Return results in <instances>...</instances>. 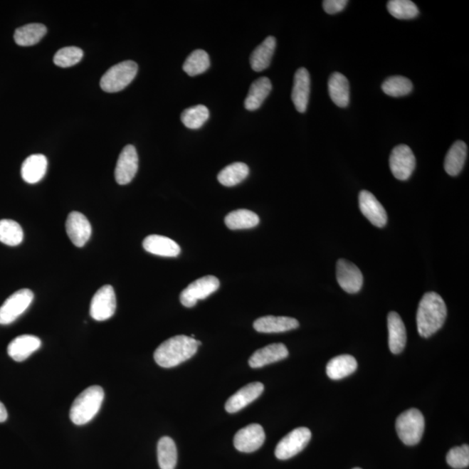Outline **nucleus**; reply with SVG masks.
Segmentation results:
<instances>
[{"label": "nucleus", "mask_w": 469, "mask_h": 469, "mask_svg": "<svg viewBox=\"0 0 469 469\" xmlns=\"http://www.w3.org/2000/svg\"><path fill=\"white\" fill-rule=\"evenodd\" d=\"M396 428L401 441L408 446H413L419 443L423 438L425 428L424 416L416 409H408L398 416Z\"/></svg>", "instance_id": "20e7f679"}, {"label": "nucleus", "mask_w": 469, "mask_h": 469, "mask_svg": "<svg viewBox=\"0 0 469 469\" xmlns=\"http://www.w3.org/2000/svg\"><path fill=\"white\" fill-rule=\"evenodd\" d=\"M41 341L31 334H23L14 339L8 345L7 352L16 362H23L41 348Z\"/></svg>", "instance_id": "a211bd4d"}, {"label": "nucleus", "mask_w": 469, "mask_h": 469, "mask_svg": "<svg viewBox=\"0 0 469 469\" xmlns=\"http://www.w3.org/2000/svg\"><path fill=\"white\" fill-rule=\"evenodd\" d=\"M201 342L191 337L176 336L159 345L154 359L162 368H173L190 359L198 352Z\"/></svg>", "instance_id": "f03ea898"}, {"label": "nucleus", "mask_w": 469, "mask_h": 469, "mask_svg": "<svg viewBox=\"0 0 469 469\" xmlns=\"http://www.w3.org/2000/svg\"><path fill=\"white\" fill-rule=\"evenodd\" d=\"M46 157L42 154L31 155L23 161L21 167L22 179L27 184H34L43 179L46 174Z\"/></svg>", "instance_id": "5701e85b"}, {"label": "nucleus", "mask_w": 469, "mask_h": 469, "mask_svg": "<svg viewBox=\"0 0 469 469\" xmlns=\"http://www.w3.org/2000/svg\"><path fill=\"white\" fill-rule=\"evenodd\" d=\"M21 224L11 219L0 220V242L8 246H18L23 242Z\"/></svg>", "instance_id": "72a5a7b5"}, {"label": "nucleus", "mask_w": 469, "mask_h": 469, "mask_svg": "<svg viewBox=\"0 0 469 469\" xmlns=\"http://www.w3.org/2000/svg\"><path fill=\"white\" fill-rule=\"evenodd\" d=\"M389 346L393 354H400L407 342V332L403 319L396 312H390L388 315Z\"/></svg>", "instance_id": "4be33fe9"}, {"label": "nucleus", "mask_w": 469, "mask_h": 469, "mask_svg": "<svg viewBox=\"0 0 469 469\" xmlns=\"http://www.w3.org/2000/svg\"><path fill=\"white\" fill-rule=\"evenodd\" d=\"M447 317V306L439 294L426 293L419 303L416 314L418 332L428 338L443 326Z\"/></svg>", "instance_id": "f257e3e1"}, {"label": "nucleus", "mask_w": 469, "mask_h": 469, "mask_svg": "<svg viewBox=\"0 0 469 469\" xmlns=\"http://www.w3.org/2000/svg\"><path fill=\"white\" fill-rule=\"evenodd\" d=\"M289 356L286 346L283 344H273L257 350L250 358L251 368H262L263 366L274 364L285 359Z\"/></svg>", "instance_id": "aec40b11"}, {"label": "nucleus", "mask_w": 469, "mask_h": 469, "mask_svg": "<svg viewBox=\"0 0 469 469\" xmlns=\"http://www.w3.org/2000/svg\"><path fill=\"white\" fill-rule=\"evenodd\" d=\"M265 433L261 425L253 423L240 429L234 437V446L238 451L252 453L263 446Z\"/></svg>", "instance_id": "4468645a"}, {"label": "nucleus", "mask_w": 469, "mask_h": 469, "mask_svg": "<svg viewBox=\"0 0 469 469\" xmlns=\"http://www.w3.org/2000/svg\"><path fill=\"white\" fill-rule=\"evenodd\" d=\"M310 439L311 432L309 428H295L279 441L275 455L279 460L293 458L306 448Z\"/></svg>", "instance_id": "6e6552de"}, {"label": "nucleus", "mask_w": 469, "mask_h": 469, "mask_svg": "<svg viewBox=\"0 0 469 469\" xmlns=\"http://www.w3.org/2000/svg\"><path fill=\"white\" fill-rule=\"evenodd\" d=\"M253 326L260 333H282L297 329L299 322L297 319L293 317L267 315L257 319Z\"/></svg>", "instance_id": "412c9836"}, {"label": "nucleus", "mask_w": 469, "mask_h": 469, "mask_svg": "<svg viewBox=\"0 0 469 469\" xmlns=\"http://www.w3.org/2000/svg\"><path fill=\"white\" fill-rule=\"evenodd\" d=\"M447 463L453 468L463 469L469 465V447L464 444L460 447L453 448L447 455Z\"/></svg>", "instance_id": "58836bf2"}, {"label": "nucleus", "mask_w": 469, "mask_h": 469, "mask_svg": "<svg viewBox=\"0 0 469 469\" xmlns=\"http://www.w3.org/2000/svg\"><path fill=\"white\" fill-rule=\"evenodd\" d=\"M84 56V52L76 46H68L62 48L55 54L53 61L54 64L66 68V67L73 66L81 61Z\"/></svg>", "instance_id": "4c0bfd02"}, {"label": "nucleus", "mask_w": 469, "mask_h": 469, "mask_svg": "<svg viewBox=\"0 0 469 469\" xmlns=\"http://www.w3.org/2000/svg\"><path fill=\"white\" fill-rule=\"evenodd\" d=\"M34 295L28 289L16 291L0 307V325H8L17 320L33 302Z\"/></svg>", "instance_id": "423d86ee"}, {"label": "nucleus", "mask_w": 469, "mask_h": 469, "mask_svg": "<svg viewBox=\"0 0 469 469\" xmlns=\"http://www.w3.org/2000/svg\"><path fill=\"white\" fill-rule=\"evenodd\" d=\"M264 390V386L261 382L255 381L244 386L240 389L233 396L228 398L226 404V409L228 413H233L241 411L247 407L252 401L262 395Z\"/></svg>", "instance_id": "dca6fc26"}, {"label": "nucleus", "mask_w": 469, "mask_h": 469, "mask_svg": "<svg viewBox=\"0 0 469 469\" xmlns=\"http://www.w3.org/2000/svg\"><path fill=\"white\" fill-rule=\"evenodd\" d=\"M46 33V27L43 23H28L15 31L14 41L19 46H31L38 44Z\"/></svg>", "instance_id": "c85d7f7f"}, {"label": "nucleus", "mask_w": 469, "mask_h": 469, "mask_svg": "<svg viewBox=\"0 0 469 469\" xmlns=\"http://www.w3.org/2000/svg\"><path fill=\"white\" fill-rule=\"evenodd\" d=\"M104 398V389L100 386L85 389L73 401L70 411V421L78 426L90 423L100 411Z\"/></svg>", "instance_id": "7ed1b4c3"}, {"label": "nucleus", "mask_w": 469, "mask_h": 469, "mask_svg": "<svg viewBox=\"0 0 469 469\" xmlns=\"http://www.w3.org/2000/svg\"><path fill=\"white\" fill-rule=\"evenodd\" d=\"M143 247L149 253L164 258H176L181 248L174 240L167 236L151 235L144 240Z\"/></svg>", "instance_id": "6ab92c4d"}, {"label": "nucleus", "mask_w": 469, "mask_h": 469, "mask_svg": "<svg viewBox=\"0 0 469 469\" xmlns=\"http://www.w3.org/2000/svg\"><path fill=\"white\" fill-rule=\"evenodd\" d=\"M210 66V57L206 51L196 50L189 55L184 62L183 69L189 76L195 77L206 73Z\"/></svg>", "instance_id": "473e14b6"}, {"label": "nucleus", "mask_w": 469, "mask_h": 469, "mask_svg": "<svg viewBox=\"0 0 469 469\" xmlns=\"http://www.w3.org/2000/svg\"><path fill=\"white\" fill-rule=\"evenodd\" d=\"M157 460L161 469H175L177 463V450L174 441L164 436L157 444Z\"/></svg>", "instance_id": "2f4dec72"}, {"label": "nucleus", "mask_w": 469, "mask_h": 469, "mask_svg": "<svg viewBox=\"0 0 469 469\" xmlns=\"http://www.w3.org/2000/svg\"><path fill=\"white\" fill-rule=\"evenodd\" d=\"M250 169L244 163H233L228 165L219 172L218 182L226 187L235 186L247 179Z\"/></svg>", "instance_id": "7c9ffc66"}, {"label": "nucleus", "mask_w": 469, "mask_h": 469, "mask_svg": "<svg viewBox=\"0 0 469 469\" xmlns=\"http://www.w3.org/2000/svg\"><path fill=\"white\" fill-rule=\"evenodd\" d=\"M277 41L274 37H268L261 45L252 53L250 62L251 68L255 72H263L270 66L272 57H273Z\"/></svg>", "instance_id": "a878e982"}, {"label": "nucleus", "mask_w": 469, "mask_h": 469, "mask_svg": "<svg viewBox=\"0 0 469 469\" xmlns=\"http://www.w3.org/2000/svg\"><path fill=\"white\" fill-rule=\"evenodd\" d=\"M416 157L408 145L394 148L389 157V167L394 176L401 181L408 180L416 169Z\"/></svg>", "instance_id": "9d476101"}, {"label": "nucleus", "mask_w": 469, "mask_h": 469, "mask_svg": "<svg viewBox=\"0 0 469 469\" xmlns=\"http://www.w3.org/2000/svg\"><path fill=\"white\" fill-rule=\"evenodd\" d=\"M8 413L5 405L0 401V423H4L7 420Z\"/></svg>", "instance_id": "a19ab883"}, {"label": "nucleus", "mask_w": 469, "mask_h": 469, "mask_svg": "<svg viewBox=\"0 0 469 469\" xmlns=\"http://www.w3.org/2000/svg\"><path fill=\"white\" fill-rule=\"evenodd\" d=\"M139 66L137 63L127 60L113 65L104 74L100 80L102 90L106 93H118L131 84L137 76Z\"/></svg>", "instance_id": "39448f33"}, {"label": "nucleus", "mask_w": 469, "mask_h": 469, "mask_svg": "<svg viewBox=\"0 0 469 469\" xmlns=\"http://www.w3.org/2000/svg\"><path fill=\"white\" fill-rule=\"evenodd\" d=\"M310 94V77L308 70L300 68L294 77L291 98L298 112L305 113L308 107Z\"/></svg>", "instance_id": "f3484780"}, {"label": "nucleus", "mask_w": 469, "mask_h": 469, "mask_svg": "<svg viewBox=\"0 0 469 469\" xmlns=\"http://www.w3.org/2000/svg\"><path fill=\"white\" fill-rule=\"evenodd\" d=\"M382 90L390 97L408 95L413 90V84L409 78L403 76H393L387 78L382 84Z\"/></svg>", "instance_id": "c9c22d12"}, {"label": "nucleus", "mask_w": 469, "mask_h": 469, "mask_svg": "<svg viewBox=\"0 0 469 469\" xmlns=\"http://www.w3.org/2000/svg\"><path fill=\"white\" fill-rule=\"evenodd\" d=\"M348 4L346 0H325L323 1V9L328 14H337L340 13Z\"/></svg>", "instance_id": "ea45409f"}, {"label": "nucleus", "mask_w": 469, "mask_h": 469, "mask_svg": "<svg viewBox=\"0 0 469 469\" xmlns=\"http://www.w3.org/2000/svg\"><path fill=\"white\" fill-rule=\"evenodd\" d=\"M272 85L269 78H259L258 80L252 83L246 101H244V107L251 112L259 109L264 100L270 95Z\"/></svg>", "instance_id": "b1692460"}, {"label": "nucleus", "mask_w": 469, "mask_h": 469, "mask_svg": "<svg viewBox=\"0 0 469 469\" xmlns=\"http://www.w3.org/2000/svg\"><path fill=\"white\" fill-rule=\"evenodd\" d=\"M210 117V112H209L206 106L199 105L192 106V107L184 110L181 114V121L186 126L187 128L191 130H198L206 123Z\"/></svg>", "instance_id": "f704fd0d"}, {"label": "nucleus", "mask_w": 469, "mask_h": 469, "mask_svg": "<svg viewBox=\"0 0 469 469\" xmlns=\"http://www.w3.org/2000/svg\"><path fill=\"white\" fill-rule=\"evenodd\" d=\"M468 147L463 141H456L447 153L444 169L449 176H455L463 171L467 160Z\"/></svg>", "instance_id": "393cba45"}, {"label": "nucleus", "mask_w": 469, "mask_h": 469, "mask_svg": "<svg viewBox=\"0 0 469 469\" xmlns=\"http://www.w3.org/2000/svg\"><path fill=\"white\" fill-rule=\"evenodd\" d=\"M219 286L218 278L214 275H206V277L196 280L187 288H185L180 294V302L184 307L191 308L196 305L199 300H204L209 295L216 293Z\"/></svg>", "instance_id": "0eeeda50"}, {"label": "nucleus", "mask_w": 469, "mask_h": 469, "mask_svg": "<svg viewBox=\"0 0 469 469\" xmlns=\"http://www.w3.org/2000/svg\"><path fill=\"white\" fill-rule=\"evenodd\" d=\"M389 13L398 19H411L419 14L416 4L409 0H391L388 3Z\"/></svg>", "instance_id": "e433bc0d"}, {"label": "nucleus", "mask_w": 469, "mask_h": 469, "mask_svg": "<svg viewBox=\"0 0 469 469\" xmlns=\"http://www.w3.org/2000/svg\"><path fill=\"white\" fill-rule=\"evenodd\" d=\"M357 362L349 354H342L333 358L327 364L326 373L330 379L341 380L356 371Z\"/></svg>", "instance_id": "bb28decb"}, {"label": "nucleus", "mask_w": 469, "mask_h": 469, "mask_svg": "<svg viewBox=\"0 0 469 469\" xmlns=\"http://www.w3.org/2000/svg\"><path fill=\"white\" fill-rule=\"evenodd\" d=\"M354 469H362V468H354Z\"/></svg>", "instance_id": "79ce46f5"}, {"label": "nucleus", "mask_w": 469, "mask_h": 469, "mask_svg": "<svg viewBox=\"0 0 469 469\" xmlns=\"http://www.w3.org/2000/svg\"><path fill=\"white\" fill-rule=\"evenodd\" d=\"M117 308L116 294L113 287L105 285L93 295L90 302V315L94 320H108L115 314Z\"/></svg>", "instance_id": "1a4fd4ad"}, {"label": "nucleus", "mask_w": 469, "mask_h": 469, "mask_svg": "<svg viewBox=\"0 0 469 469\" xmlns=\"http://www.w3.org/2000/svg\"><path fill=\"white\" fill-rule=\"evenodd\" d=\"M337 279L342 289L349 294L359 293L364 285V275L359 268L345 259L338 260Z\"/></svg>", "instance_id": "9b49d317"}, {"label": "nucleus", "mask_w": 469, "mask_h": 469, "mask_svg": "<svg viewBox=\"0 0 469 469\" xmlns=\"http://www.w3.org/2000/svg\"><path fill=\"white\" fill-rule=\"evenodd\" d=\"M65 230L75 246H85L92 236V226L85 215L78 211L70 212L65 223Z\"/></svg>", "instance_id": "ddd939ff"}, {"label": "nucleus", "mask_w": 469, "mask_h": 469, "mask_svg": "<svg viewBox=\"0 0 469 469\" xmlns=\"http://www.w3.org/2000/svg\"><path fill=\"white\" fill-rule=\"evenodd\" d=\"M259 216L249 210H236L228 213L224 219L226 226L232 231L246 230L259 223Z\"/></svg>", "instance_id": "c756f323"}, {"label": "nucleus", "mask_w": 469, "mask_h": 469, "mask_svg": "<svg viewBox=\"0 0 469 469\" xmlns=\"http://www.w3.org/2000/svg\"><path fill=\"white\" fill-rule=\"evenodd\" d=\"M359 207L362 215L374 226L382 228L387 224L388 216L384 206L371 192L362 191L359 194Z\"/></svg>", "instance_id": "2eb2a0df"}, {"label": "nucleus", "mask_w": 469, "mask_h": 469, "mask_svg": "<svg viewBox=\"0 0 469 469\" xmlns=\"http://www.w3.org/2000/svg\"><path fill=\"white\" fill-rule=\"evenodd\" d=\"M329 93L331 100L339 107L344 108L349 103V84L344 75L334 73L329 80Z\"/></svg>", "instance_id": "cd10ccee"}, {"label": "nucleus", "mask_w": 469, "mask_h": 469, "mask_svg": "<svg viewBox=\"0 0 469 469\" xmlns=\"http://www.w3.org/2000/svg\"><path fill=\"white\" fill-rule=\"evenodd\" d=\"M139 169V156L132 144L126 145L117 162L115 179L120 185L128 184L135 177Z\"/></svg>", "instance_id": "f8f14e48"}]
</instances>
